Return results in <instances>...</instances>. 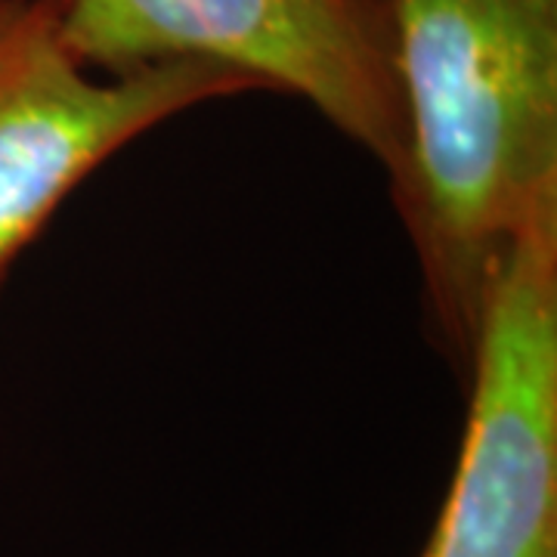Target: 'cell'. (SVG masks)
<instances>
[{
  "label": "cell",
  "instance_id": "cell-1",
  "mask_svg": "<svg viewBox=\"0 0 557 557\" xmlns=\"http://www.w3.org/2000/svg\"><path fill=\"white\" fill-rule=\"evenodd\" d=\"M399 106L391 199L428 332L468 372L520 233L557 208V0H362Z\"/></svg>",
  "mask_w": 557,
  "mask_h": 557
},
{
  "label": "cell",
  "instance_id": "cell-3",
  "mask_svg": "<svg viewBox=\"0 0 557 557\" xmlns=\"http://www.w3.org/2000/svg\"><path fill=\"white\" fill-rule=\"evenodd\" d=\"M65 50L102 75L208 62L307 100L387 171L399 106L362 0H60Z\"/></svg>",
  "mask_w": 557,
  "mask_h": 557
},
{
  "label": "cell",
  "instance_id": "cell-4",
  "mask_svg": "<svg viewBox=\"0 0 557 557\" xmlns=\"http://www.w3.org/2000/svg\"><path fill=\"white\" fill-rule=\"evenodd\" d=\"M57 16L60 0H28L0 57V288L62 201L115 152L196 106L260 90L208 62L100 78L65 50Z\"/></svg>",
  "mask_w": 557,
  "mask_h": 557
},
{
  "label": "cell",
  "instance_id": "cell-2",
  "mask_svg": "<svg viewBox=\"0 0 557 557\" xmlns=\"http://www.w3.org/2000/svg\"><path fill=\"white\" fill-rule=\"evenodd\" d=\"M465 379L456 474L418 557H557V208L508 251Z\"/></svg>",
  "mask_w": 557,
  "mask_h": 557
},
{
  "label": "cell",
  "instance_id": "cell-5",
  "mask_svg": "<svg viewBox=\"0 0 557 557\" xmlns=\"http://www.w3.org/2000/svg\"><path fill=\"white\" fill-rule=\"evenodd\" d=\"M25 7H28V0H0V57L16 35L22 16H25Z\"/></svg>",
  "mask_w": 557,
  "mask_h": 557
}]
</instances>
